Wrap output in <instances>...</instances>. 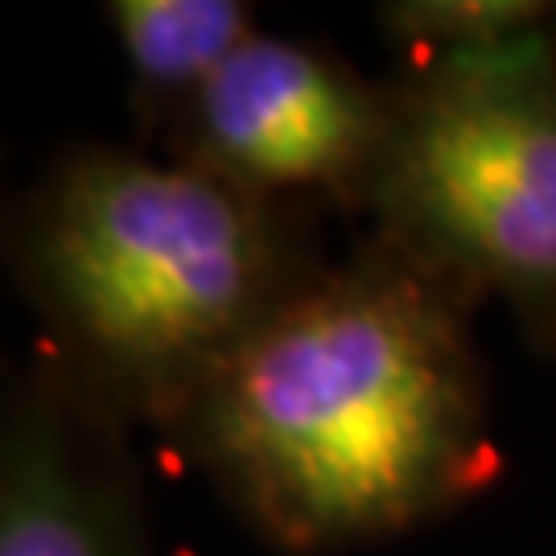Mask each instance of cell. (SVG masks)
I'll return each instance as SVG.
<instances>
[{"label": "cell", "instance_id": "1", "mask_svg": "<svg viewBox=\"0 0 556 556\" xmlns=\"http://www.w3.org/2000/svg\"><path fill=\"white\" fill-rule=\"evenodd\" d=\"M165 425L293 553L420 523L486 457L475 363L441 273L392 243L301 280Z\"/></svg>", "mask_w": 556, "mask_h": 556}, {"label": "cell", "instance_id": "2", "mask_svg": "<svg viewBox=\"0 0 556 556\" xmlns=\"http://www.w3.org/2000/svg\"><path fill=\"white\" fill-rule=\"evenodd\" d=\"M298 285L273 202L186 161L83 149L25 223V289L87 404L161 425Z\"/></svg>", "mask_w": 556, "mask_h": 556}, {"label": "cell", "instance_id": "3", "mask_svg": "<svg viewBox=\"0 0 556 556\" xmlns=\"http://www.w3.org/2000/svg\"><path fill=\"white\" fill-rule=\"evenodd\" d=\"M392 248L556 301V50L532 29L441 46L367 181Z\"/></svg>", "mask_w": 556, "mask_h": 556}, {"label": "cell", "instance_id": "4", "mask_svg": "<svg viewBox=\"0 0 556 556\" xmlns=\"http://www.w3.org/2000/svg\"><path fill=\"white\" fill-rule=\"evenodd\" d=\"M186 165L243 194L367 190L392 108L342 62L256 34L181 112Z\"/></svg>", "mask_w": 556, "mask_h": 556}, {"label": "cell", "instance_id": "5", "mask_svg": "<svg viewBox=\"0 0 556 556\" xmlns=\"http://www.w3.org/2000/svg\"><path fill=\"white\" fill-rule=\"evenodd\" d=\"M0 556H149L137 503L62 388H34L0 420Z\"/></svg>", "mask_w": 556, "mask_h": 556}, {"label": "cell", "instance_id": "6", "mask_svg": "<svg viewBox=\"0 0 556 556\" xmlns=\"http://www.w3.org/2000/svg\"><path fill=\"white\" fill-rule=\"evenodd\" d=\"M103 21L116 38L140 112L181 116L223 62L260 34L239 0H112Z\"/></svg>", "mask_w": 556, "mask_h": 556}]
</instances>
